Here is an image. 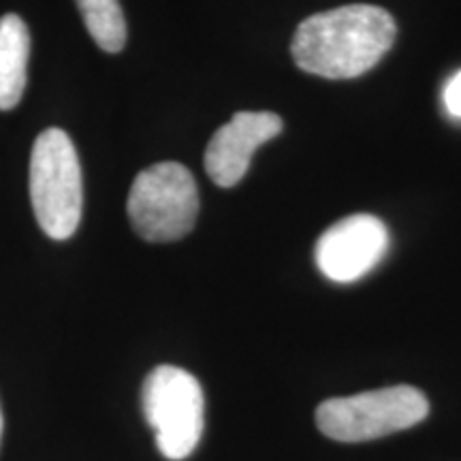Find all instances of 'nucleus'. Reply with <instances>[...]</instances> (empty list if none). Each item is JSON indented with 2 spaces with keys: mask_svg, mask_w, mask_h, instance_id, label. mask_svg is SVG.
I'll use <instances>...</instances> for the list:
<instances>
[{
  "mask_svg": "<svg viewBox=\"0 0 461 461\" xmlns=\"http://www.w3.org/2000/svg\"><path fill=\"white\" fill-rule=\"evenodd\" d=\"M395 20L374 5H346L303 20L293 37L297 67L325 79L367 73L395 41Z\"/></svg>",
  "mask_w": 461,
  "mask_h": 461,
  "instance_id": "1",
  "label": "nucleus"
},
{
  "mask_svg": "<svg viewBox=\"0 0 461 461\" xmlns=\"http://www.w3.org/2000/svg\"><path fill=\"white\" fill-rule=\"evenodd\" d=\"M31 201L39 227L51 240H68L82 221V165L71 137L45 129L31 154Z\"/></svg>",
  "mask_w": 461,
  "mask_h": 461,
  "instance_id": "2",
  "label": "nucleus"
},
{
  "mask_svg": "<svg viewBox=\"0 0 461 461\" xmlns=\"http://www.w3.org/2000/svg\"><path fill=\"white\" fill-rule=\"evenodd\" d=\"M129 221L146 241L167 244L193 230L199 216V188L186 167L173 160L143 169L129 193Z\"/></svg>",
  "mask_w": 461,
  "mask_h": 461,
  "instance_id": "3",
  "label": "nucleus"
},
{
  "mask_svg": "<svg viewBox=\"0 0 461 461\" xmlns=\"http://www.w3.org/2000/svg\"><path fill=\"white\" fill-rule=\"evenodd\" d=\"M428 414V397L408 384H397L322 402L316 408V425L331 440L366 442L414 428Z\"/></svg>",
  "mask_w": 461,
  "mask_h": 461,
  "instance_id": "4",
  "label": "nucleus"
},
{
  "mask_svg": "<svg viewBox=\"0 0 461 461\" xmlns=\"http://www.w3.org/2000/svg\"><path fill=\"white\" fill-rule=\"evenodd\" d=\"M141 411L167 459H186L197 448L203 436L205 397L193 374L176 366L154 367L143 380Z\"/></svg>",
  "mask_w": 461,
  "mask_h": 461,
  "instance_id": "5",
  "label": "nucleus"
},
{
  "mask_svg": "<svg viewBox=\"0 0 461 461\" xmlns=\"http://www.w3.org/2000/svg\"><path fill=\"white\" fill-rule=\"evenodd\" d=\"M389 248V230L370 214H353L321 235L316 265L333 282H355L378 265Z\"/></svg>",
  "mask_w": 461,
  "mask_h": 461,
  "instance_id": "6",
  "label": "nucleus"
},
{
  "mask_svg": "<svg viewBox=\"0 0 461 461\" xmlns=\"http://www.w3.org/2000/svg\"><path fill=\"white\" fill-rule=\"evenodd\" d=\"M280 132V115L272 112H238L210 140L205 149L207 176L222 188L235 186L244 180L257 148Z\"/></svg>",
  "mask_w": 461,
  "mask_h": 461,
  "instance_id": "7",
  "label": "nucleus"
},
{
  "mask_svg": "<svg viewBox=\"0 0 461 461\" xmlns=\"http://www.w3.org/2000/svg\"><path fill=\"white\" fill-rule=\"evenodd\" d=\"M31 32L20 15L0 17V112L22 101L28 79Z\"/></svg>",
  "mask_w": 461,
  "mask_h": 461,
  "instance_id": "8",
  "label": "nucleus"
},
{
  "mask_svg": "<svg viewBox=\"0 0 461 461\" xmlns=\"http://www.w3.org/2000/svg\"><path fill=\"white\" fill-rule=\"evenodd\" d=\"M90 37L103 51L118 54L126 45V20L120 0H75Z\"/></svg>",
  "mask_w": 461,
  "mask_h": 461,
  "instance_id": "9",
  "label": "nucleus"
},
{
  "mask_svg": "<svg viewBox=\"0 0 461 461\" xmlns=\"http://www.w3.org/2000/svg\"><path fill=\"white\" fill-rule=\"evenodd\" d=\"M445 107L453 118H461V71L448 79L445 88Z\"/></svg>",
  "mask_w": 461,
  "mask_h": 461,
  "instance_id": "10",
  "label": "nucleus"
},
{
  "mask_svg": "<svg viewBox=\"0 0 461 461\" xmlns=\"http://www.w3.org/2000/svg\"><path fill=\"white\" fill-rule=\"evenodd\" d=\"M0 438H3V411H0Z\"/></svg>",
  "mask_w": 461,
  "mask_h": 461,
  "instance_id": "11",
  "label": "nucleus"
}]
</instances>
